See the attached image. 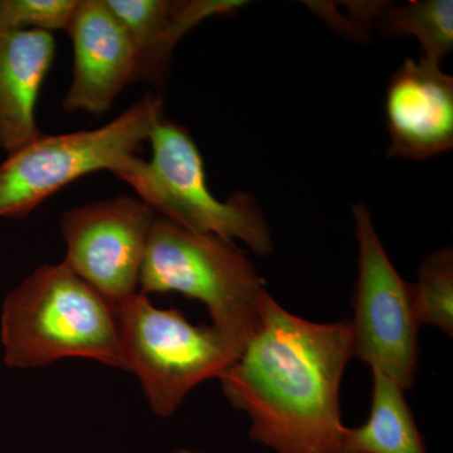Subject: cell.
I'll use <instances>...</instances> for the list:
<instances>
[{"mask_svg":"<svg viewBox=\"0 0 453 453\" xmlns=\"http://www.w3.org/2000/svg\"><path fill=\"white\" fill-rule=\"evenodd\" d=\"M353 357L348 320H305L267 294L256 332L219 381L251 419L255 442L276 453H344L339 393Z\"/></svg>","mask_w":453,"mask_h":453,"instance_id":"1","label":"cell"},{"mask_svg":"<svg viewBox=\"0 0 453 453\" xmlns=\"http://www.w3.org/2000/svg\"><path fill=\"white\" fill-rule=\"evenodd\" d=\"M0 342L12 369L85 357L127 371L115 310L64 261L35 268L5 296Z\"/></svg>","mask_w":453,"mask_h":453,"instance_id":"2","label":"cell"},{"mask_svg":"<svg viewBox=\"0 0 453 453\" xmlns=\"http://www.w3.org/2000/svg\"><path fill=\"white\" fill-rule=\"evenodd\" d=\"M150 160L127 157L112 174L162 217L189 231L247 244L256 255L273 252L270 226L257 202L238 192L220 201L211 192L201 151L183 125L157 116L149 135Z\"/></svg>","mask_w":453,"mask_h":453,"instance_id":"3","label":"cell"},{"mask_svg":"<svg viewBox=\"0 0 453 453\" xmlns=\"http://www.w3.org/2000/svg\"><path fill=\"white\" fill-rule=\"evenodd\" d=\"M139 286L142 294L179 292L201 301L211 325L246 347L267 290L234 243L157 217L151 226Z\"/></svg>","mask_w":453,"mask_h":453,"instance_id":"4","label":"cell"},{"mask_svg":"<svg viewBox=\"0 0 453 453\" xmlns=\"http://www.w3.org/2000/svg\"><path fill=\"white\" fill-rule=\"evenodd\" d=\"M113 310L127 371L157 416H173L190 390L219 380L244 349L213 325L196 326L179 310L155 308L142 292Z\"/></svg>","mask_w":453,"mask_h":453,"instance_id":"5","label":"cell"},{"mask_svg":"<svg viewBox=\"0 0 453 453\" xmlns=\"http://www.w3.org/2000/svg\"><path fill=\"white\" fill-rule=\"evenodd\" d=\"M163 111V98L146 95L98 129L42 133L8 154L0 164V219H25L77 179L100 170L112 173L127 157H138Z\"/></svg>","mask_w":453,"mask_h":453,"instance_id":"6","label":"cell"},{"mask_svg":"<svg viewBox=\"0 0 453 453\" xmlns=\"http://www.w3.org/2000/svg\"><path fill=\"white\" fill-rule=\"evenodd\" d=\"M357 243V279L350 324L354 357L372 371L395 380L404 392L418 371L419 324L413 310V288L393 266L371 211L353 205Z\"/></svg>","mask_w":453,"mask_h":453,"instance_id":"7","label":"cell"},{"mask_svg":"<svg viewBox=\"0 0 453 453\" xmlns=\"http://www.w3.org/2000/svg\"><path fill=\"white\" fill-rule=\"evenodd\" d=\"M155 219L142 199L129 196L71 208L59 220L64 262L115 309L138 294Z\"/></svg>","mask_w":453,"mask_h":453,"instance_id":"8","label":"cell"},{"mask_svg":"<svg viewBox=\"0 0 453 453\" xmlns=\"http://www.w3.org/2000/svg\"><path fill=\"white\" fill-rule=\"evenodd\" d=\"M65 32L73 64L62 107L104 115L127 86L138 82V55L129 33L105 0H79Z\"/></svg>","mask_w":453,"mask_h":453,"instance_id":"9","label":"cell"},{"mask_svg":"<svg viewBox=\"0 0 453 453\" xmlns=\"http://www.w3.org/2000/svg\"><path fill=\"white\" fill-rule=\"evenodd\" d=\"M388 155L425 160L453 146V79L440 65L405 59L387 89Z\"/></svg>","mask_w":453,"mask_h":453,"instance_id":"10","label":"cell"},{"mask_svg":"<svg viewBox=\"0 0 453 453\" xmlns=\"http://www.w3.org/2000/svg\"><path fill=\"white\" fill-rule=\"evenodd\" d=\"M138 55V82L162 88L179 42L204 20L234 13L242 0H105Z\"/></svg>","mask_w":453,"mask_h":453,"instance_id":"11","label":"cell"},{"mask_svg":"<svg viewBox=\"0 0 453 453\" xmlns=\"http://www.w3.org/2000/svg\"><path fill=\"white\" fill-rule=\"evenodd\" d=\"M55 58L53 33L0 29V149L5 153L41 135L35 109Z\"/></svg>","mask_w":453,"mask_h":453,"instance_id":"12","label":"cell"},{"mask_svg":"<svg viewBox=\"0 0 453 453\" xmlns=\"http://www.w3.org/2000/svg\"><path fill=\"white\" fill-rule=\"evenodd\" d=\"M404 390L372 371L371 416L365 425L348 428L344 453H427Z\"/></svg>","mask_w":453,"mask_h":453,"instance_id":"13","label":"cell"},{"mask_svg":"<svg viewBox=\"0 0 453 453\" xmlns=\"http://www.w3.org/2000/svg\"><path fill=\"white\" fill-rule=\"evenodd\" d=\"M384 37L412 35L421 44L423 61L440 65L453 49L452 0H416L386 5L374 23Z\"/></svg>","mask_w":453,"mask_h":453,"instance_id":"14","label":"cell"},{"mask_svg":"<svg viewBox=\"0 0 453 453\" xmlns=\"http://www.w3.org/2000/svg\"><path fill=\"white\" fill-rule=\"evenodd\" d=\"M413 310L419 326L428 324L453 334V251L437 250L418 270V282L412 285Z\"/></svg>","mask_w":453,"mask_h":453,"instance_id":"15","label":"cell"},{"mask_svg":"<svg viewBox=\"0 0 453 453\" xmlns=\"http://www.w3.org/2000/svg\"><path fill=\"white\" fill-rule=\"evenodd\" d=\"M79 0H0V29L65 31Z\"/></svg>","mask_w":453,"mask_h":453,"instance_id":"16","label":"cell"},{"mask_svg":"<svg viewBox=\"0 0 453 453\" xmlns=\"http://www.w3.org/2000/svg\"><path fill=\"white\" fill-rule=\"evenodd\" d=\"M175 453H199V452L189 451V449H181V451H178Z\"/></svg>","mask_w":453,"mask_h":453,"instance_id":"17","label":"cell"}]
</instances>
